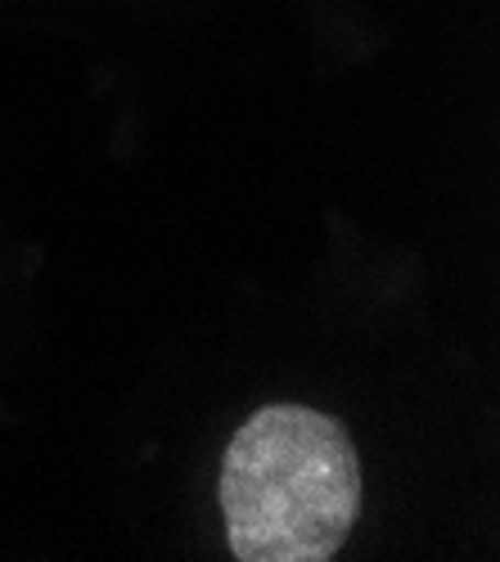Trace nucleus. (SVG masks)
Listing matches in <instances>:
<instances>
[{
    "label": "nucleus",
    "instance_id": "f257e3e1",
    "mask_svg": "<svg viewBox=\"0 0 500 562\" xmlns=\"http://www.w3.org/2000/svg\"><path fill=\"white\" fill-rule=\"evenodd\" d=\"M360 454L334 414L262 405L221 454L216 504L240 562H330L360 518Z\"/></svg>",
    "mask_w": 500,
    "mask_h": 562
}]
</instances>
